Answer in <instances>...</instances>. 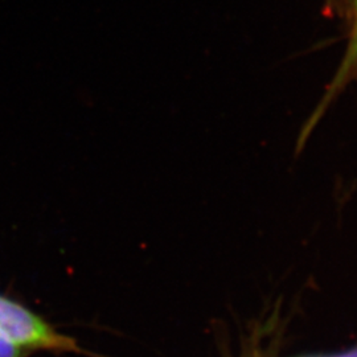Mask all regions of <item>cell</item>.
<instances>
[{"label": "cell", "mask_w": 357, "mask_h": 357, "mask_svg": "<svg viewBox=\"0 0 357 357\" xmlns=\"http://www.w3.org/2000/svg\"><path fill=\"white\" fill-rule=\"evenodd\" d=\"M310 357H357V345L354 348H349L343 352H337V354H331V355H319V356Z\"/></svg>", "instance_id": "cell-4"}, {"label": "cell", "mask_w": 357, "mask_h": 357, "mask_svg": "<svg viewBox=\"0 0 357 357\" xmlns=\"http://www.w3.org/2000/svg\"><path fill=\"white\" fill-rule=\"evenodd\" d=\"M351 4V15H352V23H351V31H349V38H348V44L345 48L344 56L343 60L339 65L333 79L328 86V90L324 96L323 102L320 103L317 113L311 118L310 122V128L307 130L310 131L311 126L315 123V121L319 118V115L324 112V109L330 105L333 97L343 90L345 85L348 84V81L356 75L357 72V0H349Z\"/></svg>", "instance_id": "cell-2"}, {"label": "cell", "mask_w": 357, "mask_h": 357, "mask_svg": "<svg viewBox=\"0 0 357 357\" xmlns=\"http://www.w3.org/2000/svg\"><path fill=\"white\" fill-rule=\"evenodd\" d=\"M26 352L0 336V357H23Z\"/></svg>", "instance_id": "cell-3"}, {"label": "cell", "mask_w": 357, "mask_h": 357, "mask_svg": "<svg viewBox=\"0 0 357 357\" xmlns=\"http://www.w3.org/2000/svg\"><path fill=\"white\" fill-rule=\"evenodd\" d=\"M0 336L26 349L78 351L75 339L56 331L35 312L0 294Z\"/></svg>", "instance_id": "cell-1"}]
</instances>
